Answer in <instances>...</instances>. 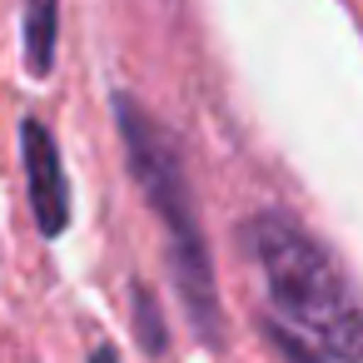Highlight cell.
Returning <instances> with one entry per match:
<instances>
[{
    "label": "cell",
    "mask_w": 363,
    "mask_h": 363,
    "mask_svg": "<svg viewBox=\"0 0 363 363\" xmlns=\"http://www.w3.org/2000/svg\"><path fill=\"white\" fill-rule=\"evenodd\" d=\"M244 244L264 269V289L279 318L303 328L328 358L363 363V298L338 274L328 249L279 209L254 214L244 224Z\"/></svg>",
    "instance_id": "6da1fadb"
},
{
    "label": "cell",
    "mask_w": 363,
    "mask_h": 363,
    "mask_svg": "<svg viewBox=\"0 0 363 363\" xmlns=\"http://www.w3.org/2000/svg\"><path fill=\"white\" fill-rule=\"evenodd\" d=\"M115 125H120V140H125V155H130V174L164 224V244H169V264H174L184 313H189V323L204 343H219L224 338V313H219L214 264H209V249H204V234H199V209H194V194H189L184 160H179L174 140L130 95H115Z\"/></svg>",
    "instance_id": "7a4b0ae2"
},
{
    "label": "cell",
    "mask_w": 363,
    "mask_h": 363,
    "mask_svg": "<svg viewBox=\"0 0 363 363\" xmlns=\"http://www.w3.org/2000/svg\"><path fill=\"white\" fill-rule=\"evenodd\" d=\"M21 150H26V179H30L35 224H40L45 239H55V234H65V224H70V179H65L55 135H50L40 120H26V125H21Z\"/></svg>",
    "instance_id": "3957f363"
},
{
    "label": "cell",
    "mask_w": 363,
    "mask_h": 363,
    "mask_svg": "<svg viewBox=\"0 0 363 363\" xmlns=\"http://www.w3.org/2000/svg\"><path fill=\"white\" fill-rule=\"evenodd\" d=\"M55 30H60V0H26V65H30V75H50Z\"/></svg>",
    "instance_id": "277c9868"
},
{
    "label": "cell",
    "mask_w": 363,
    "mask_h": 363,
    "mask_svg": "<svg viewBox=\"0 0 363 363\" xmlns=\"http://www.w3.org/2000/svg\"><path fill=\"white\" fill-rule=\"evenodd\" d=\"M135 298H140V333H145V348H150V353H160V348H164V328H160V308H155V298H150V289H135Z\"/></svg>",
    "instance_id": "5b68a950"
},
{
    "label": "cell",
    "mask_w": 363,
    "mask_h": 363,
    "mask_svg": "<svg viewBox=\"0 0 363 363\" xmlns=\"http://www.w3.org/2000/svg\"><path fill=\"white\" fill-rule=\"evenodd\" d=\"M90 363H120V358H115V348L105 343V348H95V358H90Z\"/></svg>",
    "instance_id": "8992f818"
}]
</instances>
